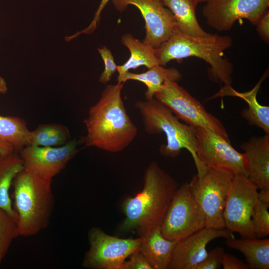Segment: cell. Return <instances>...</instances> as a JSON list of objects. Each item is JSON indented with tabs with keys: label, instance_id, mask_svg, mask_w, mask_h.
Segmentation results:
<instances>
[{
	"label": "cell",
	"instance_id": "6da1fadb",
	"mask_svg": "<svg viewBox=\"0 0 269 269\" xmlns=\"http://www.w3.org/2000/svg\"><path fill=\"white\" fill-rule=\"evenodd\" d=\"M125 83L107 85L99 100L90 108L84 123L87 134L83 142L105 151L118 153L131 144L137 129L129 117L121 96Z\"/></svg>",
	"mask_w": 269,
	"mask_h": 269
},
{
	"label": "cell",
	"instance_id": "7a4b0ae2",
	"mask_svg": "<svg viewBox=\"0 0 269 269\" xmlns=\"http://www.w3.org/2000/svg\"><path fill=\"white\" fill-rule=\"evenodd\" d=\"M142 189L124 201L125 218L119 226L121 232L136 231L143 237L160 227L171 199L178 187L175 179L156 161H152L144 174Z\"/></svg>",
	"mask_w": 269,
	"mask_h": 269
},
{
	"label": "cell",
	"instance_id": "3957f363",
	"mask_svg": "<svg viewBox=\"0 0 269 269\" xmlns=\"http://www.w3.org/2000/svg\"><path fill=\"white\" fill-rule=\"evenodd\" d=\"M232 43V38L229 36L211 34L207 37H194L178 30L155 48V55L158 65L163 67L172 60L180 62L189 57L202 59L210 66L207 73L211 81L230 86L233 67L225 57L224 51L231 47Z\"/></svg>",
	"mask_w": 269,
	"mask_h": 269
},
{
	"label": "cell",
	"instance_id": "277c9868",
	"mask_svg": "<svg viewBox=\"0 0 269 269\" xmlns=\"http://www.w3.org/2000/svg\"><path fill=\"white\" fill-rule=\"evenodd\" d=\"M134 107L138 111L145 132L149 134H164L166 143L159 148L161 155L175 158L183 148L191 153L197 170V176L203 175L207 167L199 160L197 155V139L195 127L182 123L165 105L155 97L145 101H137Z\"/></svg>",
	"mask_w": 269,
	"mask_h": 269
},
{
	"label": "cell",
	"instance_id": "5b68a950",
	"mask_svg": "<svg viewBox=\"0 0 269 269\" xmlns=\"http://www.w3.org/2000/svg\"><path fill=\"white\" fill-rule=\"evenodd\" d=\"M51 183L24 169L13 179L12 185L19 236H34L48 225L55 204Z\"/></svg>",
	"mask_w": 269,
	"mask_h": 269
},
{
	"label": "cell",
	"instance_id": "8992f818",
	"mask_svg": "<svg viewBox=\"0 0 269 269\" xmlns=\"http://www.w3.org/2000/svg\"><path fill=\"white\" fill-rule=\"evenodd\" d=\"M205 227V218L189 183L178 187L166 211L160 229L162 236L179 241Z\"/></svg>",
	"mask_w": 269,
	"mask_h": 269
},
{
	"label": "cell",
	"instance_id": "52a82bcc",
	"mask_svg": "<svg viewBox=\"0 0 269 269\" xmlns=\"http://www.w3.org/2000/svg\"><path fill=\"white\" fill-rule=\"evenodd\" d=\"M154 97L186 124L210 129L230 141L222 122L209 113L199 101L177 82L165 81Z\"/></svg>",
	"mask_w": 269,
	"mask_h": 269
},
{
	"label": "cell",
	"instance_id": "ba28073f",
	"mask_svg": "<svg viewBox=\"0 0 269 269\" xmlns=\"http://www.w3.org/2000/svg\"><path fill=\"white\" fill-rule=\"evenodd\" d=\"M233 177V174L207 168L203 175H194L189 182L204 213L205 227L225 228L223 213Z\"/></svg>",
	"mask_w": 269,
	"mask_h": 269
},
{
	"label": "cell",
	"instance_id": "9c48e42d",
	"mask_svg": "<svg viewBox=\"0 0 269 269\" xmlns=\"http://www.w3.org/2000/svg\"><path fill=\"white\" fill-rule=\"evenodd\" d=\"M197 139V155L207 168L233 175L248 177L249 163L245 153H240L230 141L216 132L203 127H195Z\"/></svg>",
	"mask_w": 269,
	"mask_h": 269
},
{
	"label": "cell",
	"instance_id": "30bf717a",
	"mask_svg": "<svg viewBox=\"0 0 269 269\" xmlns=\"http://www.w3.org/2000/svg\"><path fill=\"white\" fill-rule=\"evenodd\" d=\"M90 248L86 253L83 267L93 269H122L127 258L139 250L142 237L120 238L106 234L99 227L88 232Z\"/></svg>",
	"mask_w": 269,
	"mask_h": 269
},
{
	"label": "cell",
	"instance_id": "8fae6325",
	"mask_svg": "<svg viewBox=\"0 0 269 269\" xmlns=\"http://www.w3.org/2000/svg\"><path fill=\"white\" fill-rule=\"evenodd\" d=\"M258 189L247 176L234 175L225 203L223 218L225 228L240 234L242 238L253 239L251 218L258 200Z\"/></svg>",
	"mask_w": 269,
	"mask_h": 269
},
{
	"label": "cell",
	"instance_id": "7c38bea8",
	"mask_svg": "<svg viewBox=\"0 0 269 269\" xmlns=\"http://www.w3.org/2000/svg\"><path fill=\"white\" fill-rule=\"evenodd\" d=\"M202 14L207 24L219 31H228L239 19L256 25L269 9V0H206Z\"/></svg>",
	"mask_w": 269,
	"mask_h": 269
},
{
	"label": "cell",
	"instance_id": "4fadbf2b",
	"mask_svg": "<svg viewBox=\"0 0 269 269\" xmlns=\"http://www.w3.org/2000/svg\"><path fill=\"white\" fill-rule=\"evenodd\" d=\"M78 143L74 139L57 147L27 145L19 153L24 169L41 179L52 182L78 152Z\"/></svg>",
	"mask_w": 269,
	"mask_h": 269
},
{
	"label": "cell",
	"instance_id": "5bb4252c",
	"mask_svg": "<svg viewBox=\"0 0 269 269\" xmlns=\"http://www.w3.org/2000/svg\"><path fill=\"white\" fill-rule=\"evenodd\" d=\"M116 8L123 11L129 5L136 7L145 21V36L143 42L158 48L179 29L172 12L160 0H112Z\"/></svg>",
	"mask_w": 269,
	"mask_h": 269
},
{
	"label": "cell",
	"instance_id": "9a60e30c",
	"mask_svg": "<svg viewBox=\"0 0 269 269\" xmlns=\"http://www.w3.org/2000/svg\"><path fill=\"white\" fill-rule=\"evenodd\" d=\"M226 228L216 229L205 227L178 241L173 251L169 269H196L206 257V246L218 238H234Z\"/></svg>",
	"mask_w": 269,
	"mask_h": 269
},
{
	"label": "cell",
	"instance_id": "2e32d148",
	"mask_svg": "<svg viewBox=\"0 0 269 269\" xmlns=\"http://www.w3.org/2000/svg\"><path fill=\"white\" fill-rule=\"evenodd\" d=\"M240 147L248 158L249 180L258 190L269 189V134L253 136Z\"/></svg>",
	"mask_w": 269,
	"mask_h": 269
},
{
	"label": "cell",
	"instance_id": "e0dca14e",
	"mask_svg": "<svg viewBox=\"0 0 269 269\" xmlns=\"http://www.w3.org/2000/svg\"><path fill=\"white\" fill-rule=\"evenodd\" d=\"M269 75L267 70L255 86L250 91L241 93L231 86H224L212 98L218 97L235 96L244 100L248 108L242 111L241 116L250 126L261 129L265 134H269V107L261 105L257 100V94L261 84Z\"/></svg>",
	"mask_w": 269,
	"mask_h": 269
},
{
	"label": "cell",
	"instance_id": "ac0fdd59",
	"mask_svg": "<svg viewBox=\"0 0 269 269\" xmlns=\"http://www.w3.org/2000/svg\"><path fill=\"white\" fill-rule=\"evenodd\" d=\"M139 251L144 255L152 269H167L173 251L178 241L165 238L159 227L145 236Z\"/></svg>",
	"mask_w": 269,
	"mask_h": 269
},
{
	"label": "cell",
	"instance_id": "d6986e66",
	"mask_svg": "<svg viewBox=\"0 0 269 269\" xmlns=\"http://www.w3.org/2000/svg\"><path fill=\"white\" fill-rule=\"evenodd\" d=\"M172 13L177 27L184 34L194 37H207L211 33L206 32L197 18L195 0H160Z\"/></svg>",
	"mask_w": 269,
	"mask_h": 269
},
{
	"label": "cell",
	"instance_id": "ffe728a7",
	"mask_svg": "<svg viewBox=\"0 0 269 269\" xmlns=\"http://www.w3.org/2000/svg\"><path fill=\"white\" fill-rule=\"evenodd\" d=\"M24 169L23 161L15 151L0 154V209L17 222V215L12 208L9 190L15 176Z\"/></svg>",
	"mask_w": 269,
	"mask_h": 269
},
{
	"label": "cell",
	"instance_id": "44dd1931",
	"mask_svg": "<svg viewBox=\"0 0 269 269\" xmlns=\"http://www.w3.org/2000/svg\"><path fill=\"white\" fill-rule=\"evenodd\" d=\"M182 75L179 70L174 68H166L163 66L156 65L145 72L133 73L128 71L118 75V82L125 83L128 80H133L143 83L147 87L145 92L146 100H150L154 97L155 94L161 88L166 80L178 82L181 79Z\"/></svg>",
	"mask_w": 269,
	"mask_h": 269
},
{
	"label": "cell",
	"instance_id": "7402d4cb",
	"mask_svg": "<svg viewBox=\"0 0 269 269\" xmlns=\"http://www.w3.org/2000/svg\"><path fill=\"white\" fill-rule=\"evenodd\" d=\"M229 248L237 250L245 257L249 269H269V239L253 238L226 239Z\"/></svg>",
	"mask_w": 269,
	"mask_h": 269
},
{
	"label": "cell",
	"instance_id": "603a6c76",
	"mask_svg": "<svg viewBox=\"0 0 269 269\" xmlns=\"http://www.w3.org/2000/svg\"><path fill=\"white\" fill-rule=\"evenodd\" d=\"M121 41L129 50L130 57L124 64L117 66L118 75L140 66H144L148 69L158 65L155 48L134 38L130 33L123 35Z\"/></svg>",
	"mask_w": 269,
	"mask_h": 269
},
{
	"label": "cell",
	"instance_id": "cb8c5ba5",
	"mask_svg": "<svg viewBox=\"0 0 269 269\" xmlns=\"http://www.w3.org/2000/svg\"><path fill=\"white\" fill-rule=\"evenodd\" d=\"M31 131L26 122L15 116L0 115V139L10 144L18 153L30 145Z\"/></svg>",
	"mask_w": 269,
	"mask_h": 269
},
{
	"label": "cell",
	"instance_id": "d4e9b609",
	"mask_svg": "<svg viewBox=\"0 0 269 269\" xmlns=\"http://www.w3.org/2000/svg\"><path fill=\"white\" fill-rule=\"evenodd\" d=\"M70 133L66 126L58 123L40 124L31 131L30 145L43 147L62 146L70 140Z\"/></svg>",
	"mask_w": 269,
	"mask_h": 269
},
{
	"label": "cell",
	"instance_id": "484cf974",
	"mask_svg": "<svg viewBox=\"0 0 269 269\" xmlns=\"http://www.w3.org/2000/svg\"><path fill=\"white\" fill-rule=\"evenodd\" d=\"M18 236L16 221L6 211L0 209V265L12 241Z\"/></svg>",
	"mask_w": 269,
	"mask_h": 269
},
{
	"label": "cell",
	"instance_id": "4316f807",
	"mask_svg": "<svg viewBox=\"0 0 269 269\" xmlns=\"http://www.w3.org/2000/svg\"><path fill=\"white\" fill-rule=\"evenodd\" d=\"M269 203L258 199L251 218V225L256 238H264L269 235Z\"/></svg>",
	"mask_w": 269,
	"mask_h": 269
},
{
	"label": "cell",
	"instance_id": "83f0119b",
	"mask_svg": "<svg viewBox=\"0 0 269 269\" xmlns=\"http://www.w3.org/2000/svg\"><path fill=\"white\" fill-rule=\"evenodd\" d=\"M98 52L103 59L105 69L99 78V82L106 84L109 82L113 74L117 71V66L111 51L106 46L98 48Z\"/></svg>",
	"mask_w": 269,
	"mask_h": 269
},
{
	"label": "cell",
	"instance_id": "f1b7e54d",
	"mask_svg": "<svg viewBox=\"0 0 269 269\" xmlns=\"http://www.w3.org/2000/svg\"><path fill=\"white\" fill-rule=\"evenodd\" d=\"M224 249L217 247L209 253L205 258L197 266L196 269H218L222 265V260L224 254Z\"/></svg>",
	"mask_w": 269,
	"mask_h": 269
},
{
	"label": "cell",
	"instance_id": "f546056e",
	"mask_svg": "<svg viewBox=\"0 0 269 269\" xmlns=\"http://www.w3.org/2000/svg\"><path fill=\"white\" fill-rule=\"evenodd\" d=\"M130 260L125 261L122 269H152L144 255L139 251L130 256Z\"/></svg>",
	"mask_w": 269,
	"mask_h": 269
},
{
	"label": "cell",
	"instance_id": "4dcf8cb0",
	"mask_svg": "<svg viewBox=\"0 0 269 269\" xmlns=\"http://www.w3.org/2000/svg\"><path fill=\"white\" fill-rule=\"evenodd\" d=\"M110 0H101V2L99 5V7L96 10L93 19L90 24V25L85 29L79 31L75 34L69 36L65 37L66 41H70L81 34H91L93 33L98 26L100 19V14L104 7L108 3Z\"/></svg>",
	"mask_w": 269,
	"mask_h": 269
},
{
	"label": "cell",
	"instance_id": "1f68e13d",
	"mask_svg": "<svg viewBox=\"0 0 269 269\" xmlns=\"http://www.w3.org/2000/svg\"><path fill=\"white\" fill-rule=\"evenodd\" d=\"M222 265L224 269H249L247 263L229 254L225 253Z\"/></svg>",
	"mask_w": 269,
	"mask_h": 269
},
{
	"label": "cell",
	"instance_id": "d6a6232c",
	"mask_svg": "<svg viewBox=\"0 0 269 269\" xmlns=\"http://www.w3.org/2000/svg\"><path fill=\"white\" fill-rule=\"evenodd\" d=\"M258 34L265 42H269V10L268 9L256 25Z\"/></svg>",
	"mask_w": 269,
	"mask_h": 269
},
{
	"label": "cell",
	"instance_id": "836d02e7",
	"mask_svg": "<svg viewBox=\"0 0 269 269\" xmlns=\"http://www.w3.org/2000/svg\"><path fill=\"white\" fill-rule=\"evenodd\" d=\"M14 151L12 146L7 142L0 139V154Z\"/></svg>",
	"mask_w": 269,
	"mask_h": 269
},
{
	"label": "cell",
	"instance_id": "e575fe53",
	"mask_svg": "<svg viewBox=\"0 0 269 269\" xmlns=\"http://www.w3.org/2000/svg\"><path fill=\"white\" fill-rule=\"evenodd\" d=\"M258 199L262 201L269 203V189L260 190Z\"/></svg>",
	"mask_w": 269,
	"mask_h": 269
},
{
	"label": "cell",
	"instance_id": "d590c367",
	"mask_svg": "<svg viewBox=\"0 0 269 269\" xmlns=\"http://www.w3.org/2000/svg\"><path fill=\"white\" fill-rule=\"evenodd\" d=\"M7 86L5 80L0 76V93L4 94L7 92Z\"/></svg>",
	"mask_w": 269,
	"mask_h": 269
},
{
	"label": "cell",
	"instance_id": "8d00e7d4",
	"mask_svg": "<svg viewBox=\"0 0 269 269\" xmlns=\"http://www.w3.org/2000/svg\"><path fill=\"white\" fill-rule=\"evenodd\" d=\"M206 0H195L197 4H198L199 3L205 2Z\"/></svg>",
	"mask_w": 269,
	"mask_h": 269
}]
</instances>
